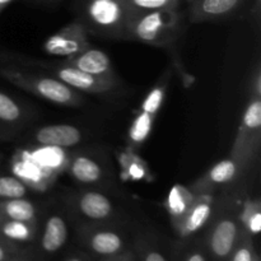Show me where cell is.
<instances>
[{
    "instance_id": "obj_1",
    "label": "cell",
    "mask_w": 261,
    "mask_h": 261,
    "mask_svg": "<svg viewBox=\"0 0 261 261\" xmlns=\"http://www.w3.org/2000/svg\"><path fill=\"white\" fill-rule=\"evenodd\" d=\"M182 15L178 9H163L142 13L132 18L125 40L170 48L180 38Z\"/></svg>"
},
{
    "instance_id": "obj_2",
    "label": "cell",
    "mask_w": 261,
    "mask_h": 261,
    "mask_svg": "<svg viewBox=\"0 0 261 261\" xmlns=\"http://www.w3.org/2000/svg\"><path fill=\"white\" fill-rule=\"evenodd\" d=\"M133 14L122 0H82L79 20L88 33L110 40H125Z\"/></svg>"
},
{
    "instance_id": "obj_3",
    "label": "cell",
    "mask_w": 261,
    "mask_h": 261,
    "mask_svg": "<svg viewBox=\"0 0 261 261\" xmlns=\"http://www.w3.org/2000/svg\"><path fill=\"white\" fill-rule=\"evenodd\" d=\"M0 76L14 84L15 87H19L53 103L61 106H79L83 102L81 92L70 88L55 76L28 73L13 66L0 68Z\"/></svg>"
},
{
    "instance_id": "obj_4",
    "label": "cell",
    "mask_w": 261,
    "mask_h": 261,
    "mask_svg": "<svg viewBox=\"0 0 261 261\" xmlns=\"http://www.w3.org/2000/svg\"><path fill=\"white\" fill-rule=\"evenodd\" d=\"M261 145V98L252 94L242 115L231 148V158L246 171L259 157Z\"/></svg>"
},
{
    "instance_id": "obj_5",
    "label": "cell",
    "mask_w": 261,
    "mask_h": 261,
    "mask_svg": "<svg viewBox=\"0 0 261 261\" xmlns=\"http://www.w3.org/2000/svg\"><path fill=\"white\" fill-rule=\"evenodd\" d=\"M30 63L32 66H40L45 69L53 76L65 83L70 88L75 89L76 92H86L92 94H103L110 93L117 88L119 86V78L117 76H98L92 74L84 73L74 66L68 65L63 61L60 64H48L43 61L24 60Z\"/></svg>"
},
{
    "instance_id": "obj_6",
    "label": "cell",
    "mask_w": 261,
    "mask_h": 261,
    "mask_svg": "<svg viewBox=\"0 0 261 261\" xmlns=\"http://www.w3.org/2000/svg\"><path fill=\"white\" fill-rule=\"evenodd\" d=\"M91 46L89 33L79 19L64 25L60 31L48 36L42 45L47 55L68 59Z\"/></svg>"
},
{
    "instance_id": "obj_7",
    "label": "cell",
    "mask_w": 261,
    "mask_h": 261,
    "mask_svg": "<svg viewBox=\"0 0 261 261\" xmlns=\"http://www.w3.org/2000/svg\"><path fill=\"white\" fill-rule=\"evenodd\" d=\"M247 0H193L189 18L193 23L221 22L236 17Z\"/></svg>"
},
{
    "instance_id": "obj_8",
    "label": "cell",
    "mask_w": 261,
    "mask_h": 261,
    "mask_svg": "<svg viewBox=\"0 0 261 261\" xmlns=\"http://www.w3.org/2000/svg\"><path fill=\"white\" fill-rule=\"evenodd\" d=\"M12 172L28 188L37 191H45L56 177L33 160L30 150H18L14 153L12 158Z\"/></svg>"
},
{
    "instance_id": "obj_9",
    "label": "cell",
    "mask_w": 261,
    "mask_h": 261,
    "mask_svg": "<svg viewBox=\"0 0 261 261\" xmlns=\"http://www.w3.org/2000/svg\"><path fill=\"white\" fill-rule=\"evenodd\" d=\"M242 172L244 170L236 161L231 157L226 158L216 163L205 175L195 181L190 190L195 194H214L222 186L233 182Z\"/></svg>"
},
{
    "instance_id": "obj_10",
    "label": "cell",
    "mask_w": 261,
    "mask_h": 261,
    "mask_svg": "<svg viewBox=\"0 0 261 261\" xmlns=\"http://www.w3.org/2000/svg\"><path fill=\"white\" fill-rule=\"evenodd\" d=\"M214 206H216V199L213 194H196L193 205L184 216V218L176 224L178 233L182 236H189L200 231L211 219Z\"/></svg>"
},
{
    "instance_id": "obj_11",
    "label": "cell",
    "mask_w": 261,
    "mask_h": 261,
    "mask_svg": "<svg viewBox=\"0 0 261 261\" xmlns=\"http://www.w3.org/2000/svg\"><path fill=\"white\" fill-rule=\"evenodd\" d=\"M64 63L92 75L116 76L110 56L105 51L92 46L71 58L65 59Z\"/></svg>"
},
{
    "instance_id": "obj_12",
    "label": "cell",
    "mask_w": 261,
    "mask_h": 261,
    "mask_svg": "<svg viewBox=\"0 0 261 261\" xmlns=\"http://www.w3.org/2000/svg\"><path fill=\"white\" fill-rule=\"evenodd\" d=\"M239 236V223L232 216H223L216 222L211 233V250L217 257H226L233 250Z\"/></svg>"
},
{
    "instance_id": "obj_13",
    "label": "cell",
    "mask_w": 261,
    "mask_h": 261,
    "mask_svg": "<svg viewBox=\"0 0 261 261\" xmlns=\"http://www.w3.org/2000/svg\"><path fill=\"white\" fill-rule=\"evenodd\" d=\"M33 138L38 145L69 148L82 142V133L73 125L56 124L40 127Z\"/></svg>"
},
{
    "instance_id": "obj_14",
    "label": "cell",
    "mask_w": 261,
    "mask_h": 261,
    "mask_svg": "<svg viewBox=\"0 0 261 261\" xmlns=\"http://www.w3.org/2000/svg\"><path fill=\"white\" fill-rule=\"evenodd\" d=\"M79 213L93 221H101L112 216L114 205L106 195L96 191L81 194L75 201Z\"/></svg>"
},
{
    "instance_id": "obj_15",
    "label": "cell",
    "mask_w": 261,
    "mask_h": 261,
    "mask_svg": "<svg viewBox=\"0 0 261 261\" xmlns=\"http://www.w3.org/2000/svg\"><path fill=\"white\" fill-rule=\"evenodd\" d=\"M30 153L41 167L55 176H58L61 171H65L70 161V155L65 148L53 145H40L35 150H30Z\"/></svg>"
},
{
    "instance_id": "obj_16",
    "label": "cell",
    "mask_w": 261,
    "mask_h": 261,
    "mask_svg": "<svg viewBox=\"0 0 261 261\" xmlns=\"http://www.w3.org/2000/svg\"><path fill=\"white\" fill-rule=\"evenodd\" d=\"M195 193H193L190 189L180 185V184H176L171 188L170 193L166 198L165 206L168 212V216L171 217V221L173 222L175 226L188 213V211L193 205L194 200H195Z\"/></svg>"
},
{
    "instance_id": "obj_17",
    "label": "cell",
    "mask_w": 261,
    "mask_h": 261,
    "mask_svg": "<svg viewBox=\"0 0 261 261\" xmlns=\"http://www.w3.org/2000/svg\"><path fill=\"white\" fill-rule=\"evenodd\" d=\"M66 170L74 180L82 184H97L103 176L101 166L93 160L84 154H75L70 157Z\"/></svg>"
},
{
    "instance_id": "obj_18",
    "label": "cell",
    "mask_w": 261,
    "mask_h": 261,
    "mask_svg": "<svg viewBox=\"0 0 261 261\" xmlns=\"http://www.w3.org/2000/svg\"><path fill=\"white\" fill-rule=\"evenodd\" d=\"M37 209L31 200L24 198L0 200V222L22 221L35 223Z\"/></svg>"
},
{
    "instance_id": "obj_19",
    "label": "cell",
    "mask_w": 261,
    "mask_h": 261,
    "mask_svg": "<svg viewBox=\"0 0 261 261\" xmlns=\"http://www.w3.org/2000/svg\"><path fill=\"white\" fill-rule=\"evenodd\" d=\"M68 239L66 223L60 216H51L46 221L42 234V247L46 252H55L64 246Z\"/></svg>"
},
{
    "instance_id": "obj_20",
    "label": "cell",
    "mask_w": 261,
    "mask_h": 261,
    "mask_svg": "<svg viewBox=\"0 0 261 261\" xmlns=\"http://www.w3.org/2000/svg\"><path fill=\"white\" fill-rule=\"evenodd\" d=\"M155 116H157V114H154V112L140 109L139 114L135 116L134 121L132 122L129 127V133H127L130 145L137 148L147 140V138L150 135V132H152Z\"/></svg>"
},
{
    "instance_id": "obj_21",
    "label": "cell",
    "mask_w": 261,
    "mask_h": 261,
    "mask_svg": "<svg viewBox=\"0 0 261 261\" xmlns=\"http://www.w3.org/2000/svg\"><path fill=\"white\" fill-rule=\"evenodd\" d=\"M89 246L97 254L114 255L122 249V240L116 232L97 231L89 237Z\"/></svg>"
},
{
    "instance_id": "obj_22",
    "label": "cell",
    "mask_w": 261,
    "mask_h": 261,
    "mask_svg": "<svg viewBox=\"0 0 261 261\" xmlns=\"http://www.w3.org/2000/svg\"><path fill=\"white\" fill-rule=\"evenodd\" d=\"M35 223L22 221L0 222V233L3 237L12 241L27 242L35 236Z\"/></svg>"
},
{
    "instance_id": "obj_23",
    "label": "cell",
    "mask_w": 261,
    "mask_h": 261,
    "mask_svg": "<svg viewBox=\"0 0 261 261\" xmlns=\"http://www.w3.org/2000/svg\"><path fill=\"white\" fill-rule=\"evenodd\" d=\"M122 2L130 10L133 17L154 10L178 9L181 4V0H122Z\"/></svg>"
},
{
    "instance_id": "obj_24",
    "label": "cell",
    "mask_w": 261,
    "mask_h": 261,
    "mask_svg": "<svg viewBox=\"0 0 261 261\" xmlns=\"http://www.w3.org/2000/svg\"><path fill=\"white\" fill-rule=\"evenodd\" d=\"M240 221L242 222L247 231L252 234H257L261 231V205L259 200L247 199L242 204Z\"/></svg>"
},
{
    "instance_id": "obj_25",
    "label": "cell",
    "mask_w": 261,
    "mask_h": 261,
    "mask_svg": "<svg viewBox=\"0 0 261 261\" xmlns=\"http://www.w3.org/2000/svg\"><path fill=\"white\" fill-rule=\"evenodd\" d=\"M28 186L15 176H0V200L24 198Z\"/></svg>"
},
{
    "instance_id": "obj_26",
    "label": "cell",
    "mask_w": 261,
    "mask_h": 261,
    "mask_svg": "<svg viewBox=\"0 0 261 261\" xmlns=\"http://www.w3.org/2000/svg\"><path fill=\"white\" fill-rule=\"evenodd\" d=\"M22 117V109L8 94L0 92V121L17 122Z\"/></svg>"
},
{
    "instance_id": "obj_27",
    "label": "cell",
    "mask_w": 261,
    "mask_h": 261,
    "mask_svg": "<svg viewBox=\"0 0 261 261\" xmlns=\"http://www.w3.org/2000/svg\"><path fill=\"white\" fill-rule=\"evenodd\" d=\"M232 261H252V252L247 245H242L236 250Z\"/></svg>"
},
{
    "instance_id": "obj_28",
    "label": "cell",
    "mask_w": 261,
    "mask_h": 261,
    "mask_svg": "<svg viewBox=\"0 0 261 261\" xmlns=\"http://www.w3.org/2000/svg\"><path fill=\"white\" fill-rule=\"evenodd\" d=\"M145 261H166L163 255L158 251H148L145 255Z\"/></svg>"
},
{
    "instance_id": "obj_29",
    "label": "cell",
    "mask_w": 261,
    "mask_h": 261,
    "mask_svg": "<svg viewBox=\"0 0 261 261\" xmlns=\"http://www.w3.org/2000/svg\"><path fill=\"white\" fill-rule=\"evenodd\" d=\"M9 255V247L5 242L0 241V261H4Z\"/></svg>"
},
{
    "instance_id": "obj_30",
    "label": "cell",
    "mask_w": 261,
    "mask_h": 261,
    "mask_svg": "<svg viewBox=\"0 0 261 261\" xmlns=\"http://www.w3.org/2000/svg\"><path fill=\"white\" fill-rule=\"evenodd\" d=\"M188 261H205V259H204V255L200 254V252H194L189 256Z\"/></svg>"
},
{
    "instance_id": "obj_31",
    "label": "cell",
    "mask_w": 261,
    "mask_h": 261,
    "mask_svg": "<svg viewBox=\"0 0 261 261\" xmlns=\"http://www.w3.org/2000/svg\"><path fill=\"white\" fill-rule=\"evenodd\" d=\"M12 2L13 0H0V14H2L3 10H4Z\"/></svg>"
},
{
    "instance_id": "obj_32",
    "label": "cell",
    "mask_w": 261,
    "mask_h": 261,
    "mask_svg": "<svg viewBox=\"0 0 261 261\" xmlns=\"http://www.w3.org/2000/svg\"><path fill=\"white\" fill-rule=\"evenodd\" d=\"M68 261H82V260H79V259H70V260H68Z\"/></svg>"
},
{
    "instance_id": "obj_33",
    "label": "cell",
    "mask_w": 261,
    "mask_h": 261,
    "mask_svg": "<svg viewBox=\"0 0 261 261\" xmlns=\"http://www.w3.org/2000/svg\"><path fill=\"white\" fill-rule=\"evenodd\" d=\"M188 2H189V3H191V2H193V0H188Z\"/></svg>"
}]
</instances>
